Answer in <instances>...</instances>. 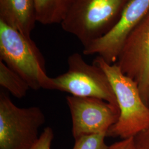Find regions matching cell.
Wrapping results in <instances>:
<instances>
[{
	"mask_svg": "<svg viewBox=\"0 0 149 149\" xmlns=\"http://www.w3.org/2000/svg\"><path fill=\"white\" fill-rule=\"evenodd\" d=\"M45 122L38 107L20 108L4 92H0V149H28L38 140Z\"/></svg>",
	"mask_w": 149,
	"mask_h": 149,
	"instance_id": "277c9868",
	"label": "cell"
},
{
	"mask_svg": "<svg viewBox=\"0 0 149 149\" xmlns=\"http://www.w3.org/2000/svg\"><path fill=\"white\" fill-rule=\"evenodd\" d=\"M72 119V134L75 139L81 136L106 133L117 122L119 107L95 97H66Z\"/></svg>",
	"mask_w": 149,
	"mask_h": 149,
	"instance_id": "8992f818",
	"label": "cell"
},
{
	"mask_svg": "<svg viewBox=\"0 0 149 149\" xmlns=\"http://www.w3.org/2000/svg\"><path fill=\"white\" fill-rule=\"evenodd\" d=\"M76 0H34L37 21L48 25L61 24Z\"/></svg>",
	"mask_w": 149,
	"mask_h": 149,
	"instance_id": "30bf717a",
	"label": "cell"
},
{
	"mask_svg": "<svg viewBox=\"0 0 149 149\" xmlns=\"http://www.w3.org/2000/svg\"><path fill=\"white\" fill-rule=\"evenodd\" d=\"M149 12V0H131L117 24L105 35L84 47L83 54H97L108 64L116 63L129 36Z\"/></svg>",
	"mask_w": 149,
	"mask_h": 149,
	"instance_id": "ba28073f",
	"label": "cell"
},
{
	"mask_svg": "<svg viewBox=\"0 0 149 149\" xmlns=\"http://www.w3.org/2000/svg\"><path fill=\"white\" fill-rule=\"evenodd\" d=\"M135 149H149V127L134 137Z\"/></svg>",
	"mask_w": 149,
	"mask_h": 149,
	"instance_id": "5bb4252c",
	"label": "cell"
},
{
	"mask_svg": "<svg viewBox=\"0 0 149 149\" xmlns=\"http://www.w3.org/2000/svg\"><path fill=\"white\" fill-rule=\"evenodd\" d=\"M148 106H149V103H148Z\"/></svg>",
	"mask_w": 149,
	"mask_h": 149,
	"instance_id": "e0dca14e",
	"label": "cell"
},
{
	"mask_svg": "<svg viewBox=\"0 0 149 149\" xmlns=\"http://www.w3.org/2000/svg\"><path fill=\"white\" fill-rule=\"evenodd\" d=\"M0 61L27 82L31 89L55 90L42 53L31 37L0 21Z\"/></svg>",
	"mask_w": 149,
	"mask_h": 149,
	"instance_id": "7a4b0ae2",
	"label": "cell"
},
{
	"mask_svg": "<svg viewBox=\"0 0 149 149\" xmlns=\"http://www.w3.org/2000/svg\"><path fill=\"white\" fill-rule=\"evenodd\" d=\"M68 65L66 72L52 78L55 90L72 96L98 98L118 107L111 82L100 67L87 63L78 53L70 55Z\"/></svg>",
	"mask_w": 149,
	"mask_h": 149,
	"instance_id": "5b68a950",
	"label": "cell"
},
{
	"mask_svg": "<svg viewBox=\"0 0 149 149\" xmlns=\"http://www.w3.org/2000/svg\"><path fill=\"white\" fill-rule=\"evenodd\" d=\"M93 64L100 67L109 80L120 111L117 122L107 137L134 138L149 127V107L144 102L137 84L122 72L116 64H109L97 56Z\"/></svg>",
	"mask_w": 149,
	"mask_h": 149,
	"instance_id": "6da1fadb",
	"label": "cell"
},
{
	"mask_svg": "<svg viewBox=\"0 0 149 149\" xmlns=\"http://www.w3.org/2000/svg\"><path fill=\"white\" fill-rule=\"evenodd\" d=\"M0 21L31 37L37 22L34 0H0Z\"/></svg>",
	"mask_w": 149,
	"mask_h": 149,
	"instance_id": "9c48e42d",
	"label": "cell"
},
{
	"mask_svg": "<svg viewBox=\"0 0 149 149\" xmlns=\"http://www.w3.org/2000/svg\"><path fill=\"white\" fill-rule=\"evenodd\" d=\"M53 139L54 132L52 128H45L35 144L34 149H50Z\"/></svg>",
	"mask_w": 149,
	"mask_h": 149,
	"instance_id": "4fadbf2b",
	"label": "cell"
},
{
	"mask_svg": "<svg viewBox=\"0 0 149 149\" xmlns=\"http://www.w3.org/2000/svg\"><path fill=\"white\" fill-rule=\"evenodd\" d=\"M109 149H135L134 138L123 139L109 146Z\"/></svg>",
	"mask_w": 149,
	"mask_h": 149,
	"instance_id": "9a60e30c",
	"label": "cell"
},
{
	"mask_svg": "<svg viewBox=\"0 0 149 149\" xmlns=\"http://www.w3.org/2000/svg\"><path fill=\"white\" fill-rule=\"evenodd\" d=\"M34 145L33 146V147H32V148H29V149H34Z\"/></svg>",
	"mask_w": 149,
	"mask_h": 149,
	"instance_id": "2e32d148",
	"label": "cell"
},
{
	"mask_svg": "<svg viewBox=\"0 0 149 149\" xmlns=\"http://www.w3.org/2000/svg\"><path fill=\"white\" fill-rule=\"evenodd\" d=\"M131 0H76L60 24L84 47L109 32Z\"/></svg>",
	"mask_w": 149,
	"mask_h": 149,
	"instance_id": "3957f363",
	"label": "cell"
},
{
	"mask_svg": "<svg viewBox=\"0 0 149 149\" xmlns=\"http://www.w3.org/2000/svg\"><path fill=\"white\" fill-rule=\"evenodd\" d=\"M106 133L95 134L81 136L75 139L72 149H109L105 142Z\"/></svg>",
	"mask_w": 149,
	"mask_h": 149,
	"instance_id": "7c38bea8",
	"label": "cell"
},
{
	"mask_svg": "<svg viewBox=\"0 0 149 149\" xmlns=\"http://www.w3.org/2000/svg\"><path fill=\"white\" fill-rule=\"evenodd\" d=\"M0 86L18 99L26 96L27 92L31 89L25 80L1 61H0Z\"/></svg>",
	"mask_w": 149,
	"mask_h": 149,
	"instance_id": "8fae6325",
	"label": "cell"
},
{
	"mask_svg": "<svg viewBox=\"0 0 149 149\" xmlns=\"http://www.w3.org/2000/svg\"><path fill=\"white\" fill-rule=\"evenodd\" d=\"M115 64L124 74L137 84L141 96L148 106L149 12L129 36Z\"/></svg>",
	"mask_w": 149,
	"mask_h": 149,
	"instance_id": "52a82bcc",
	"label": "cell"
}]
</instances>
